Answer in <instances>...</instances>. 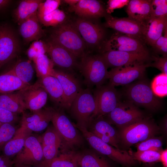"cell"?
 I'll return each instance as SVG.
<instances>
[{"label":"cell","mask_w":167,"mask_h":167,"mask_svg":"<svg viewBox=\"0 0 167 167\" xmlns=\"http://www.w3.org/2000/svg\"><path fill=\"white\" fill-rule=\"evenodd\" d=\"M76 127L82 132L91 146L101 154L106 155L114 161L126 166L133 165L136 161L126 151L116 148L105 143L88 131L87 128L78 125Z\"/></svg>","instance_id":"obj_5"},{"label":"cell","mask_w":167,"mask_h":167,"mask_svg":"<svg viewBox=\"0 0 167 167\" xmlns=\"http://www.w3.org/2000/svg\"><path fill=\"white\" fill-rule=\"evenodd\" d=\"M24 148L16 157V161L19 164H34L38 162L43 157L41 145L38 140L32 136L25 139Z\"/></svg>","instance_id":"obj_18"},{"label":"cell","mask_w":167,"mask_h":167,"mask_svg":"<svg viewBox=\"0 0 167 167\" xmlns=\"http://www.w3.org/2000/svg\"><path fill=\"white\" fill-rule=\"evenodd\" d=\"M103 116L96 117L93 133H96L109 136L119 143L118 132L108 122L105 120Z\"/></svg>","instance_id":"obj_35"},{"label":"cell","mask_w":167,"mask_h":167,"mask_svg":"<svg viewBox=\"0 0 167 167\" xmlns=\"http://www.w3.org/2000/svg\"><path fill=\"white\" fill-rule=\"evenodd\" d=\"M66 17L64 12L58 9L47 15L37 16L40 23L45 26L54 27L65 23Z\"/></svg>","instance_id":"obj_36"},{"label":"cell","mask_w":167,"mask_h":167,"mask_svg":"<svg viewBox=\"0 0 167 167\" xmlns=\"http://www.w3.org/2000/svg\"><path fill=\"white\" fill-rule=\"evenodd\" d=\"M161 152L148 150L134 152L131 149L128 152L135 161L152 163L160 161Z\"/></svg>","instance_id":"obj_37"},{"label":"cell","mask_w":167,"mask_h":167,"mask_svg":"<svg viewBox=\"0 0 167 167\" xmlns=\"http://www.w3.org/2000/svg\"><path fill=\"white\" fill-rule=\"evenodd\" d=\"M46 42L41 40L33 41L27 51V56L30 60L34 61L39 56L47 53Z\"/></svg>","instance_id":"obj_40"},{"label":"cell","mask_w":167,"mask_h":167,"mask_svg":"<svg viewBox=\"0 0 167 167\" xmlns=\"http://www.w3.org/2000/svg\"><path fill=\"white\" fill-rule=\"evenodd\" d=\"M135 145L138 151L150 150L161 152L163 150L161 139L155 136L148 138Z\"/></svg>","instance_id":"obj_39"},{"label":"cell","mask_w":167,"mask_h":167,"mask_svg":"<svg viewBox=\"0 0 167 167\" xmlns=\"http://www.w3.org/2000/svg\"><path fill=\"white\" fill-rule=\"evenodd\" d=\"M127 85L125 94L128 101L151 111H155L161 107V101L147 81L142 79Z\"/></svg>","instance_id":"obj_3"},{"label":"cell","mask_w":167,"mask_h":167,"mask_svg":"<svg viewBox=\"0 0 167 167\" xmlns=\"http://www.w3.org/2000/svg\"><path fill=\"white\" fill-rule=\"evenodd\" d=\"M109 50L149 54L143 42L117 32L113 34L106 43L104 52Z\"/></svg>","instance_id":"obj_12"},{"label":"cell","mask_w":167,"mask_h":167,"mask_svg":"<svg viewBox=\"0 0 167 167\" xmlns=\"http://www.w3.org/2000/svg\"><path fill=\"white\" fill-rule=\"evenodd\" d=\"M166 29L164 36L162 35L156 41L153 47L160 52L163 56H167V30Z\"/></svg>","instance_id":"obj_45"},{"label":"cell","mask_w":167,"mask_h":167,"mask_svg":"<svg viewBox=\"0 0 167 167\" xmlns=\"http://www.w3.org/2000/svg\"><path fill=\"white\" fill-rule=\"evenodd\" d=\"M39 81L54 102L62 107L67 109L63 89L57 78L48 76L40 79Z\"/></svg>","instance_id":"obj_24"},{"label":"cell","mask_w":167,"mask_h":167,"mask_svg":"<svg viewBox=\"0 0 167 167\" xmlns=\"http://www.w3.org/2000/svg\"><path fill=\"white\" fill-rule=\"evenodd\" d=\"M153 62H148L147 67L151 66L157 68L161 71L162 73L167 75V56L161 57L153 56L152 58Z\"/></svg>","instance_id":"obj_44"},{"label":"cell","mask_w":167,"mask_h":167,"mask_svg":"<svg viewBox=\"0 0 167 167\" xmlns=\"http://www.w3.org/2000/svg\"><path fill=\"white\" fill-rule=\"evenodd\" d=\"M105 26L117 32L143 42V25L129 18H118L108 15L105 16Z\"/></svg>","instance_id":"obj_15"},{"label":"cell","mask_w":167,"mask_h":167,"mask_svg":"<svg viewBox=\"0 0 167 167\" xmlns=\"http://www.w3.org/2000/svg\"><path fill=\"white\" fill-rule=\"evenodd\" d=\"M77 161L79 167H111L105 159L94 153L77 154Z\"/></svg>","instance_id":"obj_33"},{"label":"cell","mask_w":167,"mask_h":167,"mask_svg":"<svg viewBox=\"0 0 167 167\" xmlns=\"http://www.w3.org/2000/svg\"><path fill=\"white\" fill-rule=\"evenodd\" d=\"M151 0H131L127 5L128 18L142 25L151 17Z\"/></svg>","instance_id":"obj_26"},{"label":"cell","mask_w":167,"mask_h":167,"mask_svg":"<svg viewBox=\"0 0 167 167\" xmlns=\"http://www.w3.org/2000/svg\"><path fill=\"white\" fill-rule=\"evenodd\" d=\"M69 10L79 17L87 19L106 16V13L102 5L96 0H79L75 5L70 6Z\"/></svg>","instance_id":"obj_20"},{"label":"cell","mask_w":167,"mask_h":167,"mask_svg":"<svg viewBox=\"0 0 167 167\" xmlns=\"http://www.w3.org/2000/svg\"><path fill=\"white\" fill-rule=\"evenodd\" d=\"M147 63H136L112 69L108 71L109 83L114 87L128 85L134 81L142 79L147 67Z\"/></svg>","instance_id":"obj_9"},{"label":"cell","mask_w":167,"mask_h":167,"mask_svg":"<svg viewBox=\"0 0 167 167\" xmlns=\"http://www.w3.org/2000/svg\"><path fill=\"white\" fill-rule=\"evenodd\" d=\"M52 76L59 81L66 98L67 109L70 108L73 100L82 89L79 81L71 74L55 69Z\"/></svg>","instance_id":"obj_19"},{"label":"cell","mask_w":167,"mask_h":167,"mask_svg":"<svg viewBox=\"0 0 167 167\" xmlns=\"http://www.w3.org/2000/svg\"><path fill=\"white\" fill-rule=\"evenodd\" d=\"M108 115L110 122L120 129L145 118L143 112L137 106L128 101L124 102L120 101Z\"/></svg>","instance_id":"obj_7"},{"label":"cell","mask_w":167,"mask_h":167,"mask_svg":"<svg viewBox=\"0 0 167 167\" xmlns=\"http://www.w3.org/2000/svg\"><path fill=\"white\" fill-rule=\"evenodd\" d=\"M150 86L155 95L157 96L163 97L167 95V75L161 73L155 76Z\"/></svg>","instance_id":"obj_38"},{"label":"cell","mask_w":167,"mask_h":167,"mask_svg":"<svg viewBox=\"0 0 167 167\" xmlns=\"http://www.w3.org/2000/svg\"><path fill=\"white\" fill-rule=\"evenodd\" d=\"M36 74L40 79L52 76L54 70V64L46 54L41 55L34 61Z\"/></svg>","instance_id":"obj_34"},{"label":"cell","mask_w":167,"mask_h":167,"mask_svg":"<svg viewBox=\"0 0 167 167\" xmlns=\"http://www.w3.org/2000/svg\"><path fill=\"white\" fill-rule=\"evenodd\" d=\"M15 132V127L10 123L0 122V147L9 141Z\"/></svg>","instance_id":"obj_42"},{"label":"cell","mask_w":167,"mask_h":167,"mask_svg":"<svg viewBox=\"0 0 167 167\" xmlns=\"http://www.w3.org/2000/svg\"><path fill=\"white\" fill-rule=\"evenodd\" d=\"M61 1L60 0H47L40 5L37 11V16L47 15L58 9Z\"/></svg>","instance_id":"obj_43"},{"label":"cell","mask_w":167,"mask_h":167,"mask_svg":"<svg viewBox=\"0 0 167 167\" xmlns=\"http://www.w3.org/2000/svg\"><path fill=\"white\" fill-rule=\"evenodd\" d=\"M29 85L23 82L9 71L0 74V94L18 91Z\"/></svg>","instance_id":"obj_30"},{"label":"cell","mask_w":167,"mask_h":167,"mask_svg":"<svg viewBox=\"0 0 167 167\" xmlns=\"http://www.w3.org/2000/svg\"><path fill=\"white\" fill-rule=\"evenodd\" d=\"M11 2V0H0V9L6 6L9 4Z\"/></svg>","instance_id":"obj_49"},{"label":"cell","mask_w":167,"mask_h":167,"mask_svg":"<svg viewBox=\"0 0 167 167\" xmlns=\"http://www.w3.org/2000/svg\"><path fill=\"white\" fill-rule=\"evenodd\" d=\"M74 24L86 44L91 46L96 45L104 37L103 29L88 19L79 17Z\"/></svg>","instance_id":"obj_17"},{"label":"cell","mask_w":167,"mask_h":167,"mask_svg":"<svg viewBox=\"0 0 167 167\" xmlns=\"http://www.w3.org/2000/svg\"><path fill=\"white\" fill-rule=\"evenodd\" d=\"M40 167H78L77 154H64L47 162L42 161Z\"/></svg>","instance_id":"obj_32"},{"label":"cell","mask_w":167,"mask_h":167,"mask_svg":"<svg viewBox=\"0 0 167 167\" xmlns=\"http://www.w3.org/2000/svg\"><path fill=\"white\" fill-rule=\"evenodd\" d=\"M128 0H109L107 2L106 13L110 14L113 12L115 9L120 8L126 5H128Z\"/></svg>","instance_id":"obj_46"},{"label":"cell","mask_w":167,"mask_h":167,"mask_svg":"<svg viewBox=\"0 0 167 167\" xmlns=\"http://www.w3.org/2000/svg\"><path fill=\"white\" fill-rule=\"evenodd\" d=\"M160 161L161 162L163 167H167V149L162 150L161 152Z\"/></svg>","instance_id":"obj_48"},{"label":"cell","mask_w":167,"mask_h":167,"mask_svg":"<svg viewBox=\"0 0 167 167\" xmlns=\"http://www.w3.org/2000/svg\"><path fill=\"white\" fill-rule=\"evenodd\" d=\"M19 25L20 34L26 42L39 40L45 34L38 20L37 12L24 20Z\"/></svg>","instance_id":"obj_25"},{"label":"cell","mask_w":167,"mask_h":167,"mask_svg":"<svg viewBox=\"0 0 167 167\" xmlns=\"http://www.w3.org/2000/svg\"><path fill=\"white\" fill-rule=\"evenodd\" d=\"M50 39L68 50L76 57L85 55L86 44L74 23H64L54 27Z\"/></svg>","instance_id":"obj_2"},{"label":"cell","mask_w":167,"mask_h":167,"mask_svg":"<svg viewBox=\"0 0 167 167\" xmlns=\"http://www.w3.org/2000/svg\"><path fill=\"white\" fill-rule=\"evenodd\" d=\"M167 27V17L150 18L143 24L144 41L153 46Z\"/></svg>","instance_id":"obj_21"},{"label":"cell","mask_w":167,"mask_h":167,"mask_svg":"<svg viewBox=\"0 0 167 167\" xmlns=\"http://www.w3.org/2000/svg\"><path fill=\"white\" fill-rule=\"evenodd\" d=\"M27 129L25 125L22 123L14 136L4 145L3 152L6 156H11L20 152L24 144Z\"/></svg>","instance_id":"obj_29"},{"label":"cell","mask_w":167,"mask_h":167,"mask_svg":"<svg viewBox=\"0 0 167 167\" xmlns=\"http://www.w3.org/2000/svg\"><path fill=\"white\" fill-rule=\"evenodd\" d=\"M51 121L62 141L68 146L81 144V137L75 126L63 113L54 110Z\"/></svg>","instance_id":"obj_10"},{"label":"cell","mask_w":167,"mask_h":167,"mask_svg":"<svg viewBox=\"0 0 167 167\" xmlns=\"http://www.w3.org/2000/svg\"><path fill=\"white\" fill-rule=\"evenodd\" d=\"M79 66L88 87L102 85L108 79V66L101 55H85Z\"/></svg>","instance_id":"obj_4"},{"label":"cell","mask_w":167,"mask_h":167,"mask_svg":"<svg viewBox=\"0 0 167 167\" xmlns=\"http://www.w3.org/2000/svg\"><path fill=\"white\" fill-rule=\"evenodd\" d=\"M76 119V125L87 128L95 117L96 105L93 93L88 88L82 89L70 108Z\"/></svg>","instance_id":"obj_6"},{"label":"cell","mask_w":167,"mask_h":167,"mask_svg":"<svg viewBox=\"0 0 167 167\" xmlns=\"http://www.w3.org/2000/svg\"><path fill=\"white\" fill-rule=\"evenodd\" d=\"M79 0H65L63 1L65 3L68 4L70 6H74L77 4Z\"/></svg>","instance_id":"obj_50"},{"label":"cell","mask_w":167,"mask_h":167,"mask_svg":"<svg viewBox=\"0 0 167 167\" xmlns=\"http://www.w3.org/2000/svg\"><path fill=\"white\" fill-rule=\"evenodd\" d=\"M23 82L30 84L32 79L34 70L30 62L28 61H18L11 69L8 70Z\"/></svg>","instance_id":"obj_31"},{"label":"cell","mask_w":167,"mask_h":167,"mask_svg":"<svg viewBox=\"0 0 167 167\" xmlns=\"http://www.w3.org/2000/svg\"><path fill=\"white\" fill-rule=\"evenodd\" d=\"M17 38L12 29L6 24L0 25V70L15 58L19 51Z\"/></svg>","instance_id":"obj_11"},{"label":"cell","mask_w":167,"mask_h":167,"mask_svg":"<svg viewBox=\"0 0 167 167\" xmlns=\"http://www.w3.org/2000/svg\"><path fill=\"white\" fill-rule=\"evenodd\" d=\"M150 11V17H167V1L166 0H151Z\"/></svg>","instance_id":"obj_41"},{"label":"cell","mask_w":167,"mask_h":167,"mask_svg":"<svg viewBox=\"0 0 167 167\" xmlns=\"http://www.w3.org/2000/svg\"><path fill=\"white\" fill-rule=\"evenodd\" d=\"M41 0H24L21 1L13 13L14 19L19 25L27 19L37 12Z\"/></svg>","instance_id":"obj_27"},{"label":"cell","mask_w":167,"mask_h":167,"mask_svg":"<svg viewBox=\"0 0 167 167\" xmlns=\"http://www.w3.org/2000/svg\"><path fill=\"white\" fill-rule=\"evenodd\" d=\"M54 109L46 108L33 112L29 116L24 115L22 123L27 128L34 131H40L45 129L51 121Z\"/></svg>","instance_id":"obj_23"},{"label":"cell","mask_w":167,"mask_h":167,"mask_svg":"<svg viewBox=\"0 0 167 167\" xmlns=\"http://www.w3.org/2000/svg\"><path fill=\"white\" fill-rule=\"evenodd\" d=\"M46 43L47 53L54 65L68 70L77 66V58L68 50L51 39Z\"/></svg>","instance_id":"obj_16"},{"label":"cell","mask_w":167,"mask_h":167,"mask_svg":"<svg viewBox=\"0 0 167 167\" xmlns=\"http://www.w3.org/2000/svg\"><path fill=\"white\" fill-rule=\"evenodd\" d=\"M93 94L96 105L95 117L109 114L121 101L119 93L109 83L96 87Z\"/></svg>","instance_id":"obj_8"},{"label":"cell","mask_w":167,"mask_h":167,"mask_svg":"<svg viewBox=\"0 0 167 167\" xmlns=\"http://www.w3.org/2000/svg\"><path fill=\"white\" fill-rule=\"evenodd\" d=\"M41 146L44 162L50 161L57 156L62 139L54 127L48 129L44 133L42 139Z\"/></svg>","instance_id":"obj_22"},{"label":"cell","mask_w":167,"mask_h":167,"mask_svg":"<svg viewBox=\"0 0 167 167\" xmlns=\"http://www.w3.org/2000/svg\"><path fill=\"white\" fill-rule=\"evenodd\" d=\"M18 91L25 109L35 111L41 109L46 104L48 94L39 80Z\"/></svg>","instance_id":"obj_14"},{"label":"cell","mask_w":167,"mask_h":167,"mask_svg":"<svg viewBox=\"0 0 167 167\" xmlns=\"http://www.w3.org/2000/svg\"><path fill=\"white\" fill-rule=\"evenodd\" d=\"M0 107L14 113L23 112L25 109L18 91L0 94Z\"/></svg>","instance_id":"obj_28"},{"label":"cell","mask_w":167,"mask_h":167,"mask_svg":"<svg viewBox=\"0 0 167 167\" xmlns=\"http://www.w3.org/2000/svg\"><path fill=\"white\" fill-rule=\"evenodd\" d=\"M161 128L153 120L145 117L120 129L118 132L119 146L128 148L132 145L155 136Z\"/></svg>","instance_id":"obj_1"},{"label":"cell","mask_w":167,"mask_h":167,"mask_svg":"<svg viewBox=\"0 0 167 167\" xmlns=\"http://www.w3.org/2000/svg\"><path fill=\"white\" fill-rule=\"evenodd\" d=\"M107 66L114 67L136 63H147L150 60L149 54L109 50L101 55Z\"/></svg>","instance_id":"obj_13"},{"label":"cell","mask_w":167,"mask_h":167,"mask_svg":"<svg viewBox=\"0 0 167 167\" xmlns=\"http://www.w3.org/2000/svg\"><path fill=\"white\" fill-rule=\"evenodd\" d=\"M0 167H8V163L3 158L0 156Z\"/></svg>","instance_id":"obj_51"},{"label":"cell","mask_w":167,"mask_h":167,"mask_svg":"<svg viewBox=\"0 0 167 167\" xmlns=\"http://www.w3.org/2000/svg\"><path fill=\"white\" fill-rule=\"evenodd\" d=\"M15 113L0 107V122L11 123L16 119Z\"/></svg>","instance_id":"obj_47"}]
</instances>
